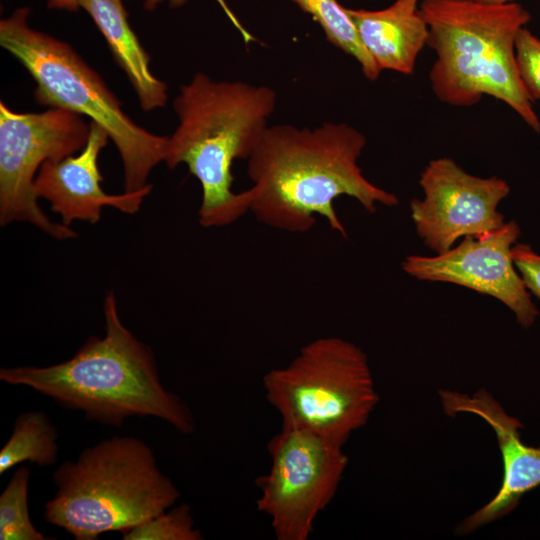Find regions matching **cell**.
<instances>
[{"instance_id": "1", "label": "cell", "mask_w": 540, "mask_h": 540, "mask_svg": "<svg viewBox=\"0 0 540 540\" xmlns=\"http://www.w3.org/2000/svg\"><path fill=\"white\" fill-rule=\"evenodd\" d=\"M366 146L362 132L346 123L326 122L309 129L268 126L247 159L249 211L271 228L309 231L316 216L343 237L347 232L334 208L341 196L357 200L373 214L377 205H398V197L371 183L358 159Z\"/></svg>"}, {"instance_id": "2", "label": "cell", "mask_w": 540, "mask_h": 540, "mask_svg": "<svg viewBox=\"0 0 540 540\" xmlns=\"http://www.w3.org/2000/svg\"><path fill=\"white\" fill-rule=\"evenodd\" d=\"M105 334L90 336L59 364L1 368L0 380L23 385L102 424L120 427L130 417L152 416L182 434L195 430L185 403L162 385L151 348L122 323L115 294L104 299Z\"/></svg>"}, {"instance_id": "3", "label": "cell", "mask_w": 540, "mask_h": 540, "mask_svg": "<svg viewBox=\"0 0 540 540\" xmlns=\"http://www.w3.org/2000/svg\"><path fill=\"white\" fill-rule=\"evenodd\" d=\"M275 105L276 92L268 86L215 81L204 73L181 86L173 102L179 123L164 162L170 169L185 164L199 181L203 227L230 225L249 211L250 190L232 189V164L251 156Z\"/></svg>"}, {"instance_id": "4", "label": "cell", "mask_w": 540, "mask_h": 540, "mask_svg": "<svg viewBox=\"0 0 540 540\" xmlns=\"http://www.w3.org/2000/svg\"><path fill=\"white\" fill-rule=\"evenodd\" d=\"M427 45L435 51L429 80L434 95L451 106L469 107L489 95L506 103L535 132L540 120L520 79L515 40L530 21L520 4L475 0H424Z\"/></svg>"}, {"instance_id": "5", "label": "cell", "mask_w": 540, "mask_h": 540, "mask_svg": "<svg viewBox=\"0 0 540 540\" xmlns=\"http://www.w3.org/2000/svg\"><path fill=\"white\" fill-rule=\"evenodd\" d=\"M57 491L45 504L46 522L76 540L124 533L166 511L180 497L141 439L115 436L84 449L53 474Z\"/></svg>"}, {"instance_id": "6", "label": "cell", "mask_w": 540, "mask_h": 540, "mask_svg": "<svg viewBox=\"0 0 540 540\" xmlns=\"http://www.w3.org/2000/svg\"><path fill=\"white\" fill-rule=\"evenodd\" d=\"M29 15V8L20 7L1 19L0 45L34 80L35 101L87 116L101 126L121 157L124 191L146 187L153 168L164 162L168 136L137 125L100 75L69 44L33 29Z\"/></svg>"}, {"instance_id": "7", "label": "cell", "mask_w": 540, "mask_h": 540, "mask_svg": "<svg viewBox=\"0 0 540 540\" xmlns=\"http://www.w3.org/2000/svg\"><path fill=\"white\" fill-rule=\"evenodd\" d=\"M262 383L282 426L342 445L367 424L379 401L366 353L335 336L307 343L289 364L268 371Z\"/></svg>"}, {"instance_id": "8", "label": "cell", "mask_w": 540, "mask_h": 540, "mask_svg": "<svg viewBox=\"0 0 540 540\" xmlns=\"http://www.w3.org/2000/svg\"><path fill=\"white\" fill-rule=\"evenodd\" d=\"M267 449L269 471L255 480L257 509L270 518L277 540H307L338 490L348 456L338 442L287 426Z\"/></svg>"}, {"instance_id": "9", "label": "cell", "mask_w": 540, "mask_h": 540, "mask_svg": "<svg viewBox=\"0 0 540 540\" xmlns=\"http://www.w3.org/2000/svg\"><path fill=\"white\" fill-rule=\"evenodd\" d=\"M90 132L82 116L63 108L19 113L0 102V224H32L49 236L77 237L67 225L51 220L40 208L34 181L42 164L79 152Z\"/></svg>"}, {"instance_id": "10", "label": "cell", "mask_w": 540, "mask_h": 540, "mask_svg": "<svg viewBox=\"0 0 540 540\" xmlns=\"http://www.w3.org/2000/svg\"><path fill=\"white\" fill-rule=\"evenodd\" d=\"M424 198L410 202L411 218L425 246L441 254L459 238L477 236L501 227L498 204L510 187L501 178L477 177L447 157L433 159L422 171Z\"/></svg>"}, {"instance_id": "11", "label": "cell", "mask_w": 540, "mask_h": 540, "mask_svg": "<svg viewBox=\"0 0 540 540\" xmlns=\"http://www.w3.org/2000/svg\"><path fill=\"white\" fill-rule=\"evenodd\" d=\"M520 236L515 221L477 236H466L456 246L435 256L409 255L402 269L423 281L460 285L505 304L524 328L538 316L521 275L516 271L511 249Z\"/></svg>"}, {"instance_id": "12", "label": "cell", "mask_w": 540, "mask_h": 540, "mask_svg": "<svg viewBox=\"0 0 540 540\" xmlns=\"http://www.w3.org/2000/svg\"><path fill=\"white\" fill-rule=\"evenodd\" d=\"M439 397L447 416L470 413L483 419L496 435L502 458L503 477L497 493L457 527L458 534L468 535L508 515L526 493L540 486V447L523 442V423L508 414L486 389L471 395L440 390Z\"/></svg>"}, {"instance_id": "13", "label": "cell", "mask_w": 540, "mask_h": 540, "mask_svg": "<svg viewBox=\"0 0 540 540\" xmlns=\"http://www.w3.org/2000/svg\"><path fill=\"white\" fill-rule=\"evenodd\" d=\"M108 139L101 126L90 122L88 140L78 154L57 161L48 160L40 167L34 181L35 195L49 202L51 210L60 215L64 225L70 226L75 220L96 224L105 207L134 214L151 192V184L121 194H108L103 190L98 157Z\"/></svg>"}, {"instance_id": "14", "label": "cell", "mask_w": 540, "mask_h": 540, "mask_svg": "<svg viewBox=\"0 0 540 540\" xmlns=\"http://www.w3.org/2000/svg\"><path fill=\"white\" fill-rule=\"evenodd\" d=\"M360 39L383 70L413 73L419 53L427 45L429 29L419 11L395 3L381 10L348 9Z\"/></svg>"}, {"instance_id": "15", "label": "cell", "mask_w": 540, "mask_h": 540, "mask_svg": "<svg viewBox=\"0 0 540 540\" xmlns=\"http://www.w3.org/2000/svg\"><path fill=\"white\" fill-rule=\"evenodd\" d=\"M94 21L137 95L140 107L152 111L165 106L167 85L153 75L150 57L130 26L123 0H78Z\"/></svg>"}, {"instance_id": "16", "label": "cell", "mask_w": 540, "mask_h": 540, "mask_svg": "<svg viewBox=\"0 0 540 540\" xmlns=\"http://www.w3.org/2000/svg\"><path fill=\"white\" fill-rule=\"evenodd\" d=\"M58 431L42 411H28L17 416L13 431L0 451V474L28 461L39 466L56 462Z\"/></svg>"}, {"instance_id": "17", "label": "cell", "mask_w": 540, "mask_h": 540, "mask_svg": "<svg viewBox=\"0 0 540 540\" xmlns=\"http://www.w3.org/2000/svg\"><path fill=\"white\" fill-rule=\"evenodd\" d=\"M290 1L313 17L332 45L352 56L360 64L367 79L374 81L379 77L382 71L364 47L348 8L337 0Z\"/></svg>"}, {"instance_id": "18", "label": "cell", "mask_w": 540, "mask_h": 540, "mask_svg": "<svg viewBox=\"0 0 540 540\" xmlns=\"http://www.w3.org/2000/svg\"><path fill=\"white\" fill-rule=\"evenodd\" d=\"M30 469L19 467L0 495L1 540L48 539L32 524L28 509Z\"/></svg>"}, {"instance_id": "19", "label": "cell", "mask_w": 540, "mask_h": 540, "mask_svg": "<svg viewBox=\"0 0 540 540\" xmlns=\"http://www.w3.org/2000/svg\"><path fill=\"white\" fill-rule=\"evenodd\" d=\"M124 540H202L188 504L183 503L122 533Z\"/></svg>"}, {"instance_id": "20", "label": "cell", "mask_w": 540, "mask_h": 540, "mask_svg": "<svg viewBox=\"0 0 540 540\" xmlns=\"http://www.w3.org/2000/svg\"><path fill=\"white\" fill-rule=\"evenodd\" d=\"M515 59L531 101L540 100V38L526 27H522L516 36Z\"/></svg>"}, {"instance_id": "21", "label": "cell", "mask_w": 540, "mask_h": 540, "mask_svg": "<svg viewBox=\"0 0 540 540\" xmlns=\"http://www.w3.org/2000/svg\"><path fill=\"white\" fill-rule=\"evenodd\" d=\"M511 256L527 289L540 299V255L530 245L518 243L513 245Z\"/></svg>"}, {"instance_id": "22", "label": "cell", "mask_w": 540, "mask_h": 540, "mask_svg": "<svg viewBox=\"0 0 540 540\" xmlns=\"http://www.w3.org/2000/svg\"><path fill=\"white\" fill-rule=\"evenodd\" d=\"M47 6L51 9L66 11H77L80 8L78 0H48Z\"/></svg>"}, {"instance_id": "23", "label": "cell", "mask_w": 540, "mask_h": 540, "mask_svg": "<svg viewBox=\"0 0 540 540\" xmlns=\"http://www.w3.org/2000/svg\"><path fill=\"white\" fill-rule=\"evenodd\" d=\"M163 0H144L143 5L147 11H153ZM188 0H168L170 7L183 6Z\"/></svg>"}, {"instance_id": "24", "label": "cell", "mask_w": 540, "mask_h": 540, "mask_svg": "<svg viewBox=\"0 0 540 540\" xmlns=\"http://www.w3.org/2000/svg\"><path fill=\"white\" fill-rule=\"evenodd\" d=\"M419 0H396L394 3L401 8L409 11H417V3Z\"/></svg>"}, {"instance_id": "25", "label": "cell", "mask_w": 540, "mask_h": 540, "mask_svg": "<svg viewBox=\"0 0 540 540\" xmlns=\"http://www.w3.org/2000/svg\"><path fill=\"white\" fill-rule=\"evenodd\" d=\"M475 1L484 3V4H497V5L513 2V0H475Z\"/></svg>"}]
</instances>
